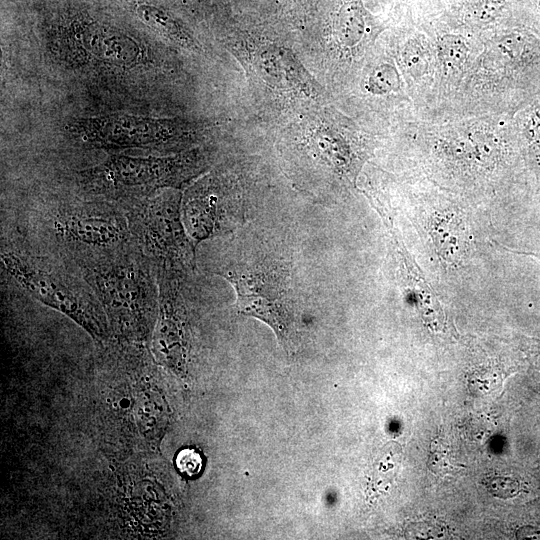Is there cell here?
Masks as SVG:
<instances>
[{
    "label": "cell",
    "instance_id": "3",
    "mask_svg": "<svg viewBox=\"0 0 540 540\" xmlns=\"http://www.w3.org/2000/svg\"><path fill=\"white\" fill-rule=\"evenodd\" d=\"M46 227L77 265L134 246L123 210L102 199L61 206L49 213Z\"/></svg>",
    "mask_w": 540,
    "mask_h": 540
},
{
    "label": "cell",
    "instance_id": "15",
    "mask_svg": "<svg viewBox=\"0 0 540 540\" xmlns=\"http://www.w3.org/2000/svg\"><path fill=\"white\" fill-rule=\"evenodd\" d=\"M429 468L437 475H446L456 470L457 466L451 461L447 445L441 439H436L430 446Z\"/></svg>",
    "mask_w": 540,
    "mask_h": 540
},
{
    "label": "cell",
    "instance_id": "9",
    "mask_svg": "<svg viewBox=\"0 0 540 540\" xmlns=\"http://www.w3.org/2000/svg\"><path fill=\"white\" fill-rule=\"evenodd\" d=\"M430 233L442 261L452 267L463 264L471 252L472 237L461 217L439 213L431 222Z\"/></svg>",
    "mask_w": 540,
    "mask_h": 540
},
{
    "label": "cell",
    "instance_id": "11",
    "mask_svg": "<svg viewBox=\"0 0 540 540\" xmlns=\"http://www.w3.org/2000/svg\"><path fill=\"white\" fill-rule=\"evenodd\" d=\"M365 22L360 7L356 2L346 4L339 13L337 21V36L339 41L347 46H355L363 37Z\"/></svg>",
    "mask_w": 540,
    "mask_h": 540
},
{
    "label": "cell",
    "instance_id": "7",
    "mask_svg": "<svg viewBox=\"0 0 540 540\" xmlns=\"http://www.w3.org/2000/svg\"><path fill=\"white\" fill-rule=\"evenodd\" d=\"M67 130L77 140L107 150L165 149L190 142L197 132L194 124L182 119L130 114L78 118Z\"/></svg>",
    "mask_w": 540,
    "mask_h": 540
},
{
    "label": "cell",
    "instance_id": "13",
    "mask_svg": "<svg viewBox=\"0 0 540 540\" xmlns=\"http://www.w3.org/2000/svg\"><path fill=\"white\" fill-rule=\"evenodd\" d=\"M403 61L413 76H422L428 72L430 55L422 43L412 40L405 45Z\"/></svg>",
    "mask_w": 540,
    "mask_h": 540
},
{
    "label": "cell",
    "instance_id": "8",
    "mask_svg": "<svg viewBox=\"0 0 540 540\" xmlns=\"http://www.w3.org/2000/svg\"><path fill=\"white\" fill-rule=\"evenodd\" d=\"M75 36L77 46L86 55L108 64L134 65L142 58L143 52L138 43L117 30L90 25Z\"/></svg>",
    "mask_w": 540,
    "mask_h": 540
},
{
    "label": "cell",
    "instance_id": "16",
    "mask_svg": "<svg viewBox=\"0 0 540 540\" xmlns=\"http://www.w3.org/2000/svg\"><path fill=\"white\" fill-rule=\"evenodd\" d=\"M176 464L182 473L193 476L200 471L202 459L196 451L184 449L178 454Z\"/></svg>",
    "mask_w": 540,
    "mask_h": 540
},
{
    "label": "cell",
    "instance_id": "2",
    "mask_svg": "<svg viewBox=\"0 0 540 540\" xmlns=\"http://www.w3.org/2000/svg\"><path fill=\"white\" fill-rule=\"evenodd\" d=\"M204 156L191 150L170 156L112 155L78 173L81 190L121 209L165 189H179L201 173Z\"/></svg>",
    "mask_w": 540,
    "mask_h": 540
},
{
    "label": "cell",
    "instance_id": "12",
    "mask_svg": "<svg viewBox=\"0 0 540 540\" xmlns=\"http://www.w3.org/2000/svg\"><path fill=\"white\" fill-rule=\"evenodd\" d=\"M439 54L445 67L454 70L466 61L468 48L461 37L446 35L439 42Z\"/></svg>",
    "mask_w": 540,
    "mask_h": 540
},
{
    "label": "cell",
    "instance_id": "14",
    "mask_svg": "<svg viewBox=\"0 0 540 540\" xmlns=\"http://www.w3.org/2000/svg\"><path fill=\"white\" fill-rule=\"evenodd\" d=\"M400 79L396 69L387 64L376 67L370 74L368 89L373 93L385 94L399 89Z\"/></svg>",
    "mask_w": 540,
    "mask_h": 540
},
{
    "label": "cell",
    "instance_id": "5",
    "mask_svg": "<svg viewBox=\"0 0 540 540\" xmlns=\"http://www.w3.org/2000/svg\"><path fill=\"white\" fill-rule=\"evenodd\" d=\"M1 259L6 271L35 299L72 318L95 338L107 336L105 313L89 285L23 254L5 251Z\"/></svg>",
    "mask_w": 540,
    "mask_h": 540
},
{
    "label": "cell",
    "instance_id": "6",
    "mask_svg": "<svg viewBox=\"0 0 540 540\" xmlns=\"http://www.w3.org/2000/svg\"><path fill=\"white\" fill-rule=\"evenodd\" d=\"M217 274L233 285L237 311L265 322L284 349L290 350L294 320L288 298L290 275L285 265L265 259L225 267Z\"/></svg>",
    "mask_w": 540,
    "mask_h": 540
},
{
    "label": "cell",
    "instance_id": "1",
    "mask_svg": "<svg viewBox=\"0 0 540 540\" xmlns=\"http://www.w3.org/2000/svg\"><path fill=\"white\" fill-rule=\"evenodd\" d=\"M79 268L113 327L125 337L143 338L158 315L153 265L133 246Z\"/></svg>",
    "mask_w": 540,
    "mask_h": 540
},
{
    "label": "cell",
    "instance_id": "4",
    "mask_svg": "<svg viewBox=\"0 0 540 540\" xmlns=\"http://www.w3.org/2000/svg\"><path fill=\"white\" fill-rule=\"evenodd\" d=\"M162 190L122 208L136 249L155 273L180 276L190 263L192 248L180 219V199Z\"/></svg>",
    "mask_w": 540,
    "mask_h": 540
},
{
    "label": "cell",
    "instance_id": "17",
    "mask_svg": "<svg viewBox=\"0 0 540 540\" xmlns=\"http://www.w3.org/2000/svg\"><path fill=\"white\" fill-rule=\"evenodd\" d=\"M507 250H508L509 252H512V253H516V254H520V255H526V256H531V257L540 259V253L528 252V251H517V250H513V249H507Z\"/></svg>",
    "mask_w": 540,
    "mask_h": 540
},
{
    "label": "cell",
    "instance_id": "10",
    "mask_svg": "<svg viewBox=\"0 0 540 540\" xmlns=\"http://www.w3.org/2000/svg\"><path fill=\"white\" fill-rule=\"evenodd\" d=\"M136 14L147 26L181 46L190 48L196 45L192 37L165 11L158 7L141 4Z\"/></svg>",
    "mask_w": 540,
    "mask_h": 540
}]
</instances>
